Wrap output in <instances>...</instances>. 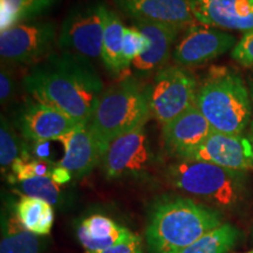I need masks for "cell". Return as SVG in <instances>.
<instances>
[{"instance_id": "7", "label": "cell", "mask_w": 253, "mask_h": 253, "mask_svg": "<svg viewBox=\"0 0 253 253\" xmlns=\"http://www.w3.org/2000/svg\"><path fill=\"white\" fill-rule=\"evenodd\" d=\"M149 86L151 116L162 126L196 106L197 81L179 66L161 68Z\"/></svg>"}, {"instance_id": "3", "label": "cell", "mask_w": 253, "mask_h": 253, "mask_svg": "<svg viewBox=\"0 0 253 253\" xmlns=\"http://www.w3.org/2000/svg\"><path fill=\"white\" fill-rule=\"evenodd\" d=\"M166 176L173 188L220 212L238 210L249 197L248 173L212 163L178 160Z\"/></svg>"}, {"instance_id": "1", "label": "cell", "mask_w": 253, "mask_h": 253, "mask_svg": "<svg viewBox=\"0 0 253 253\" xmlns=\"http://www.w3.org/2000/svg\"><path fill=\"white\" fill-rule=\"evenodd\" d=\"M28 94L88 125L103 93V82L89 60L69 52L52 53L24 78Z\"/></svg>"}, {"instance_id": "33", "label": "cell", "mask_w": 253, "mask_h": 253, "mask_svg": "<svg viewBox=\"0 0 253 253\" xmlns=\"http://www.w3.org/2000/svg\"><path fill=\"white\" fill-rule=\"evenodd\" d=\"M249 91H250V97H251V103H252V110H253V77L249 84Z\"/></svg>"}, {"instance_id": "15", "label": "cell", "mask_w": 253, "mask_h": 253, "mask_svg": "<svg viewBox=\"0 0 253 253\" xmlns=\"http://www.w3.org/2000/svg\"><path fill=\"white\" fill-rule=\"evenodd\" d=\"M162 126V137L167 149L177 158H182L185 154L196 149L213 131L197 106L191 107Z\"/></svg>"}, {"instance_id": "26", "label": "cell", "mask_w": 253, "mask_h": 253, "mask_svg": "<svg viewBox=\"0 0 253 253\" xmlns=\"http://www.w3.org/2000/svg\"><path fill=\"white\" fill-rule=\"evenodd\" d=\"M55 164L52 161L45 160H24L18 158L11 168L12 178H9L12 184L34 178V177L50 176Z\"/></svg>"}, {"instance_id": "21", "label": "cell", "mask_w": 253, "mask_h": 253, "mask_svg": "<svg viewBox=\"0 0 253 253\" xmlns=\"http://www.w3.org/2000/svg\"><path fill=\"white\" fill-rule=\"evenodd\" d=\"M125 30V25H123L119 15L109 9L106 26H104L101 59H102L104 67L112 74H119V73L125 71L122 62Z\"/></svg>"}, {"instance_id": "34", "label": "cell", "mask_w": 253, "mask_h": 253, "mask_svg": "<svg viewBox=\"0 0 253 253\" xmlns=\"http://www.w3.org/2000/svg\"><path fill=\"white\" fill-rule=\"evenodd\" d=\"M251 136H252V138H253V121L251 122Z\"/></svg>"}, {"instance_id": "16", "label": "cell", "mask_w": 253, "mask_h": 253, "mask_svg": "<svg viewBox=\"0 0 253 253\" xmlns=\"http://www.w3.org/2000/svg\"><path fill=\"white\" fill-rule=\"evenodd\" d=\"M63 145V157L58 166L66 168L73 178H82L90 173L103 158V153L88 125H79L58 140Z\"/></svg>"}, {"instance_id": "27", "label": "cell", "mask_w": 253, "mask_h": 253, "mask_svg": "<svg viewBox=\"0 0 253 253\" xmlns=\"http://www.w3.org/2000/svg\"><path fill=\"white\" fill-rule=\"evenodd\" d=\"M148 40L137 28L126 27L123 36L122 62L125 69L131 65L136 58H138L148 48Z\"/></svg>"}, {"instance_id": "6", "label": "cell", "mask_w": 253, "mask_h": 253, "mask_svg": "<svg viewBox=\"0 0 253 253\" xmlns=\"http://www.w3.org/2000/svg\"><path fill=\"white\" fill-rule=\"evenodd\" d=\"M108 12L109 8L101 0H91L73 7L60 28L58 46L65 52L88 60L101 58Z\"/></svg>"}, {"instance_id": "20", "label": "cell", "mask_w": 253, "mask_h": 253, "mask_svg": "<svg viewBox=\"0 0 253 253\" xmlns=\"http://www.w3.org/2000/svg\"><path fill=\"white\" fill-rule=\"evenodd\" d=\"M45 242L25 229L17 216L2 221L0 253H43Z\"/></svg>"}, {"instance_id": "28", "label": "cell", "mask_w": 253, "mask_h": 253, "mask_svg": "<svg viewBox=\"0 0 253 253\" xmlns=\"http://www.w3.org/2000/svg\"><path fill=\"white\" fill-rule=\"evenodd\" d=\"M231 55L239 65L253 68V31L248 32L243 36L231 50Z\"/></svg>"}, {"instance_id": "23", "label": "cell", "mask_w": 253, "mask_h": 253, "mask_svg": "<svg viewBox=\"0 0 253 253\" xmlns=\"http://www.w3.org/2000/svg\"><path fill=\"white\" fill-rule=\"evenodd\" d=\"M56 0H0V30L20 24L49 8Z\"/></svg>"}, {"instance_id": "29", "label": "cell", "mask_w": 253, "mask_h": 253, "mask_svg": "<svg viewBox=\"0 0 253 253\" xmlns=\"http://www.w3.org/2000/svg\"><path fill=\"white\" fill-rule=\"evenodd\" d=\"M93 253H143V246H142L141 237L136 233H131L130 236L112 248Z\"/></svg>"}, {"instance_id": "32", "label": "cell", "mask_w": 253, "mask_h": 253, "mask_svg": "<svg viewBox=\"0 0 253 253\" xmlns=\"http://www.w3.org/2000/svg\"><path fill=\"white\" fill-rule=\"evenodd\" d=\"M33 155L38 160H45V161H52L49 160L50 156V148H49V141H40L34 142L33 147Z\"/></svg>"}, {"instance_id": "5", "label": "cell", "mask_w": 253, "mask_h": 253, "mask_svg": "<svg viewBox=\"0 0 253 253\" xmlns=\"http://www.w3.org/2000/svg\"><path fill=\"white\" fill-rule=\"evenodd\" d=\"M196 106L214 131L244 134L251 123L250 91L239 74L229 68H213L198 86Z\"/></svg>"}, {"instance_id": "10", "label": "cell", "mask_w": 253, "mask_h": 253, "mask_svg": "<svg viewBox=\"0 0 253 253\" xmlns=\"http://www.w3.org/2000/svg\"><path fill=\"white\" fill-rule=\"evenodd\" d=\"M178 160L216 164L236 171L253 170V138L244 134L212 131L201 145Z\"/></svg>"}, {"instance_id": "17", "label": "cell", "mask_w": 253, "mask_h": 253, "mask_svg": "<svg viewBox=\"0 0 253 253\" xmlns=\"http://www.w3.org/2000/svg\"><path fill=\"white\" fill-rule=\"evenodd\" d=\"M132 26L147 38L149 45L132 61L131 66L140 74H148L155 69H161L170 54L173 53L172 46L181 28L145 20H132Z\"/></svg>"}, {"instance_id": "18", "label": "cell", "mask_w": 253, "mask_h": 253, "mask_svg": "<svg viewBox=\"0 0 253 253\" xmlns=\"http://www.w3.org/2000/svg\"><path fill=\"white\" fill-rule=\"evenodd\" d=\"M131 231L103 214H91L77 226V237L88 253L100 252L122 242Z\"/></svg>"}, {"instance_id": "35", "label": "cell", "mask_w": 253, "mask_h": 253, "mask_svg": "<svg viewBox=\"0 0 253 253\" xmlns=\"http://www.w3.org/2000/svg\"><path fill=\"white\" fill-rule=\"evenodd\" d=\"M246 253H253V251H250V252H246Z\"/></svg>"}, {"instance_id": "13", "label": "cell", "mask_w": 253, "mask_h": 253, "mask_svg": "<svg viewBox=\"0 0 253 253\" xmlns=\"http://www.w3.org/2000/svg\"><path fill=\"white\" fill-rule=\"evenodd\" d=\"M194 17L210 27L253 31V0H191Z\"/></svg>"}, {"instance_id": "30", "label": "cell", "mask_w": 253, "mask_h": 253, "mask_svg": "<svg viewBox=\"0 0 253 253\" xmlns=\"http://www.w3.org/2000/svg\"><path fill=\"white\" fill-rule=\"evenodd\" d=\"M14 94V79L8 71L1 68L0 73V100L1 103H7Z\"/></svg>"}, {"instance_id": "22", "label": "cell", "mask_w": 253, "mask_h": 253, "mask_svg": "<svg viewBox=\"0 0 253 253\" xmlns=\"http://www.w3.org/2000/svg\"><path fill=\"white\" fill-rule=\"evenodd\" d=\"M240 236L242 232L238 227L224 223L178 253H227L235 248Z\"/></svg>"}, {"instance_id": "14", "label": "cell", "mask_w": 253, "mask_h": 253, "mask_svg": "<svg viewBox=\"0 0 253 253\" xmlns=\"http://www.w3.org/2000/svg\"><path fill=\"white\" fill-rule=\"evenodd\" d=\"M120 11L132 20H145L182 28L192 26L191 0H113Z\"/></svg>"}, {"instance_id": "25", "label": "cell", "mask_w": 253, "mask_h": 253, "mask_svg": "<svg viewBox=\"0 0 253 253\" xmlns=\"http://www.w3.org/2000/svg\"><path fill=\"white\" fill-rule=\"evenodd\" d=\"M23 147V143L17 137L8 120L1 115V120H0V166H1L2 172L11 170L12 166L18 158L31 160L27 149Z\"/></svg>"}, {"instance_id": "9", "label": "cell", "mask_w": 253, "mask_h": 253, "mask_svg": "<svg viewBox=\"0 0 253 253\" xmlns=\"http://www.w3.org/2000/svg\"><path fill=\"white\" fill-rule=\"evenodd\" d=\"M153 151L144 126L114 140L103 155L102 169L109 181L144 175L153 163Z\"/></svg>"}, {"instance_id": "19", "label": "cell", "mask_w": 253, "mask_h": 253, "mask_svg": "<svg viewBox=\"0 0 253 253\" xmlns=\"http://www.w3.org/2000/svg\"><path fill=\"white\" fill-rule=\"evenodd\" d=\"M14 214L25 229L37 236H47L54 224V207L40 198L23 196L14 207Z\"/></svg>"}, {"instance_id": "4", "label": "cell", "mask_w": 253, "mask_h": 253, "mask_svg": "<svg viewBox=\"0 0 253 253\" xmlns=\"http://www.w3.org/2000/svg\"><path fill=\"white\" fill-rule=\"evenodd\" d=\"M150 116L149 84L125 79L103 91L88 126L104 155L114 140L144 126Z\"/></svg>"}, {"instance_id": "24", "label": "cell", "mask_w": 253, "mask_h": 253, "mask_svg": "<svg viewBox=\"0 0 253 253\" xmlns=\"http://www.w3.org/2000/svg\"><path fill=\"white\" fill-rule=\"evenodd\" d=\"M15 185L24 196L40 198L53 207H61L66 202V195L61 185L56 184L50 176L34 177L15 183Z\"/></svg>"}, {"instance_id": "8", "label": "cell", "mask_w": 253, "mask_h": 253, "mask_svg": "<svg viewBox=\"0 0 253 253\" xmlns=\"http://www.w3.org/2000/svg\"><path fill=\"white\" fill-rule=\"evenodd\" d=\"M55 41L54 21L17 24L0 33V56L12 65L39 62L52 54Z\"/></svg>"}, {"instance_id": "31", "label": "cell", "mask_w": 253, "mask_h": 253, "mask_svg": "<svg viewBox=\"0 0 253 253\" xmlns=\"http://www.w3.org/2000/svg\"><path fill=\"white\" fill-rule=\"evenodd\" d=\"M50 178H52L56 184L65 185V184H68V183L72 181L73 175L69 170L66 169V168L60 167L56 164L54 169H53L52 173H50Z\"/></svg>"}, {"instance_id": "12", "label": "cell", "mask_w": 253, "mask_h": 253, "mask_svg": "<svg viewBox=\"0 0 253 253\" xmlns=\"http://www.w3.org/2000/svg\"><path fill=\"white\" fill-rule=\"evenodd\" d=\"M21 135L28 141H58L80 125L65 113L41 102L24 107L18 119Z\"/></svg>"}, {"instance_id": "11", "label": "cell", "mask_w": 253, "mask_h": 253, "mask_svg": "<svg viewBox=\"0 0 253 253\" xmlns=\"http://www.w3.org/2000/svg\"><path fill=\"white\" fill-rule=\"evenodd\" d=\"M236 45V37L232 34L192 25L173 49V59L181 66L202 65L233 49Z\"/></svg>"}, {"instance_id": "2", "label": "cell", "mask_w": 253, "mask_h": 253, "mask_svg": "<svg viewBox=\"0 0 253 253\" xmlns=\"http://www.w3.org/2000/svg\"><path fill=\"white\" fill-rule=\"evenodd\" d=\"M224 224L216 209L182 196H163L151 205L145 237L149 253H178Z\"/></svg>"}]
</instances>
